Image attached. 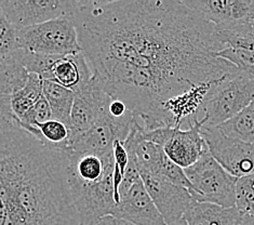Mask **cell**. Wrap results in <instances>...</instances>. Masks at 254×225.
<instances>
[{
  "instance_id": "6",
  "label": "cell",
  "mask_w": 254,
  "mask_h": 225,
  "mask_svg": "<svg viewBox=\"0 0 254 225\" xmlns=\"http://www.w3.org/2000/svg\"><path fill=\"white\" fill-rule=\"evenodd\" d=\"M201 124L197 123L190 129L181 128H160L149 132L143 130V139L159 145L166 155L181 168L193 165L205 150L207 144L201 136Z\"/></svg>"
},
{
  "instance_id": "24",
  "label": "cell",
  "mask_w": 254,
  "mask_h": 225,
  "mask_svg": "<svg viewBox=\"0 0 254 225\" xmlns=\"http://www.w3.org/2000/svg\"><path fill=\"white\" fill-rule=\"evenodd\" d=\"M91 225H135V224L123 220V219H119L114 216H105L99 219L98 221H95Z\"/></svg>"
},
{
  "instance_id": "2",
  "label": "cell",
  "mask_w": 254,
  "mask_h": 225,
  "mask_svg": "<svg viewBox=\"0 0 254 225\" xmlns=\"http://www.w3.org/2000/svg\"><path fill=\"white\" fill-rule=\"evenodd\" d=\"M67 166L68 153L0 115V225H82Z\"/></svg>"
},
{
  "instance_id": "20",
  "label": "cell",
  "mask_w": 254,
  "mask_h": 225,
  "mask_svg": "<svg viewBox=\"0 0 254 225\" xmlns=\"http://www.w3.org/2000/svg\"><path fill=\"white\" fill-rule=\"evenodd\" d=\"M236 208L245 216L254 217V173L237 181Z\"/></svg>"
},
{
  "instance_id": "12",
  "label": "cell",
  "mask_w": 254,
  "mask_h": 225,
  "mask_svg": "<svg viewBox=\"0 0 254 225\" xmlns=\"http://www.w3.org/2000/svg\"><path fill=\"white\" fill-rule=\"evenodd\" d=\"M114 217L135 225H167L141 178L120 198Z\"/></svg>"
},
{
  "instance_id": "15",
  "label": "cell",
  "mask_w": 254,
  "mask_h": 225,
  "mask_svg": "<svg viewBox=\"0 0 254 225\" xmlns=\"http://www.w3.org/2000/svg\"><path fill=\"white\" fill-rule=\"evenodd\" d=\"M189 225H244L246 216L236 208H224L192 200L183 217Z\"/></svg>"
},
{
  "instance_id": "18",
  "label": "cell",
  "mask_w": 254,
  "mask_h": 225,
  "mask_svg": "<svg viewBox=\"0 0 254 225\" xmlns=\"http://www.w3.org/2000/svg\"><path fill=\"white\" fill-rule=\"evenodd\" d=\"M42 79L39 75L29 73L25 86L17 90L11 96V111L13 116L19 123L20 119L37 103L42 93Z\"/></svg>"
},
{
  "instance_id": "17",
  "label": "cell",
  "mask_w": 254,
  "mask_h": 225,
  "mask_svg": "<svg viewBox=\"0 0 254 225\" xmlns=\"http://www.w3.org/2000/svg\"><path fill=\"white\" fill-rule=\"evenodd\" d=\"M32 136L53 150L69 153L70 131L68 126L57 119L48 120L46 123L36 125L29 132Z\"/></svg>"
},
{
  "instance_id": "3",
  "label": "cell",
  "mask_w": 254,
  "mask_h": 225,
  "mask_svg": "<svg viewBox=\"0 0 254 225\" xmlns=\"http://www.w3.org/2000/svg\"><path fill=\"white\" fill-rule=\"evenodd\" d=\"M254 100V79L239 70L227 73L210 87L198 114L202 127H219Z\"/></svg>"
},
{
  "instance_id": "14",
  "label": "cell",
  "mask_w": 254,
  "mask_h": 225,
  "mask_svg": "<svg viewBox=\"0 0 254 225\" xmlns=\"http://www.w3.org/2000/svg\"><path fill=\"white\" fill-rule=\"evenodd\" d=\"M92 77V70L90 69L81 51L68 56H57L51 65L47 80L61 84L75 93Z\"/></svg>"
},
{
  "instance_id": "7",
  "label": "cell",
  "mask_w": 254,
  "mask_h": 225,
  "mask_svg": "<svg viewBox=\"0 0 254 225\" xmlns=\"http://www.w3.org/2000/svg\"><path fill=\"white\" fill-rule=\"evenodd\" d=\"M201 136L214 159L237 179L254 173V145L226 136L219 127H201Z\"/></svg>"
},
{
  "instance_id": "13",
  "label": "cell",
  "mask_w": 254,
  "mask_h": 225,
  "mask_svg": "<svg viewBox=\"0 0 254 225\" xmlns=\"http://www.w3.org/2000/svg\"><path fill=\"white\" fill-rule=\"evenodd\" d=\"M115 166L114 155L102 157L92 153L69 151L68 181L70 187L99 183Z\"/></svg>"
},
{
  "instance_id": "10",
  "label": "cell",
  "mask_w": 254,
  "mask_h": 225,
  "mask_svg": "<svg viewBox=\"0 0 254 225\" xmlns=\"http://www.w3.org/2000/svg\"><path fill=\"white\" fill-rule=\"evenodd\" d=\"M216 30L254 27V0H183Z\"/></svg>"
},
{
  "instance_id": "11",
  "label": "cell",
  "mask_w": 254,
  "mask_h": 225,
  "mask_svg": "<svg viewBox=\"0 0 254 225\" xmlns=\"http://www.w3.org/2000/svg\"><path fill=\"white\" fill-rule=\"evenodd\" d=\"M145 188L153 199L167 224L182 219L192 203V196L186 187L174 184L163 176L140 172Z\"/></svg>"
},
{
  "instance_id": "1",
  "label": "cell",
  "mask_w": 254,
  "mask_h": 225,
  "mask_svg": "<svg viewBox=\"0 0 254 225\" xmlns=\"http://www.w3.org/2000/svg\"><path fill=\"white\" fill-rule=\"evenodd\" d=\"M71 17L93 75L145 132L171 128L168 101L236 70L216 57L226 46L215 26L183 0H80Z\"/></svg>"
},
{
  "instance_id": "21",
  "label": "cell",
  "mask_w": 254,
  "mask_h": 225,
  "mask_svg": "<svg viewBox=\"0 0 254 225\" xmlns=\"http://www.w3.org/2000/svg\"><path fill=\"white\" fill-rule=\"evenodd\" d=\"M216 57L228 61L236 69L254 79V52L227 47L217 52Z\"/></svg>"
},
{
  "instance_id": "8",
  "label": "cell",
  "mask_w": 254,
  "mask_h": 225,
  "mask_svg": "<svg viewBox=\"0 0 254 225\" xmlns=\"http://www.w3.org/2000/svg\"><path fill=\"white\" fill-rule=\"evenodd\" d=\"M112 96L94 75L83 87L76 91L70 113V145L107 116Z\"/></svg>"
},
{
  "instance_id": "25",
  "label": "cell",
  "mask_w": 254,
  "mask_h": 225,
  "mask_svg": "<svg viewBox=\"0 0 254 225\" xmlns=\"http://www.w3.org/2000/svg\"><path fill=\"white\" fill-rule=\"evenodd\" d=\"M244 225H254V217H251V216H246Z\"/></svg>"
},
{
  "instance_id": "26",
  "label": "cell",
  "mask_w": 254,
  "mask_h": 225,
  "mask_svg": "<svg viewBox=\"0 0 254 225\" xmlns=\"http://www.w3.org/2000/svg\"><path fill=\"white\" fill-rule=\"evenodd\" d=\"M167 225H189V224H187L185 219L182 218V219H180V220H178V221H175V222L170 223V224H167Z\"/></svg>"
},
{
  "instance_id": "9",
  "label": "cell",
  "mask_w": 254,
  "mask_h": 225,
  "mask_svg": "<svg viewBox=\"0 0 254 225\" xmlns=\"http://www.w3.org/2000/svg\"><path fill=\"white\" fill-rule=\"evenodd\" d=\"M80 0H0V8L17 30L71 16Z\"/></svg>"
},
{
  "instance_id": "23",
  "label": "cell",
  "mask_w": 254,
  "mask_h": 225,
  "mask_svg": "<svg viewBox=\"0 0 254 225\" xmlns=\"http://www.w3.org/2000/svg\"><path fill=\"white\" fill-rule=\"evenodd\" d=\"M113 155H114V161L116 165L122 170V172L125 176L127 167L129 165V154L128 150H126L125 145L120 141H115L114 149H113Z\"/></svg>"
},
{
  "instance_id": "5",
  "label": "cell",
  "mask_w": 254,
  "mask_h": 225,
  "mask_svg": "<svg viewBox=\"0 0 254 225\" xmlns=\"http://www.w3.org/2000/svg\"><path fill=\"white\" fill-rule=\"evenodd\" d=\"M19 48L46 56H68L81 52L71 16H63L17 30Z\"/></svg>"
},
{
  "instance_id": "22",
  "label": "cell",
  "mask_w": 254,
  "mask_h": 225,
  "mask_svg": "<svg viewBox=\"0 0 254 225\" xmlns=\"http://www.w3.org/2000/svg\"><path fill=\"white\" fill-rule=\"evenodd\" d=\"M20 49L17 29L0 8V58Z\"/></svg>"
},
{
  "instance_id": "19",
  "label": "cell",
  "mask_w": 254,
  "mask_h": 225,
  "mask_svg": "<svg viewBox=\"0 0 254 225\" xmlns=\"http://www.w3.org/2000/svg\"><path fill=\"white\" fill-rule=\"evenodd\" d=\"M226 136L254 145V100L237 116L219 126Z\"/></svg>"
},
{
  "instance_id": "4",
  "label": "cell",
  "mask_w": 254,
  "mask_h": 225,
  "mask_svg": "<svg viewBox=\"0 0 254 225\" xmlns=\"http://www.w3.org/2000/svg\"><path fill=\"white\" fill-rule=\"evenodd\" d=\"M191 190L192 199L224 208L236 207V186L238 179L229 174L217 162L209 150L191 165L184 169Z\"/></svg>"
},
{
  "instance_id": "16",
  "label": "cell",
  "mask_w": 254,
  "mask_h": 225,
  "mask_svg": "<svg viewBox=\"0 0 254 225\" xmlns=\"http://www.w3.org/2000/svg\"><path fill=\"white\" fill-rule=\"evenodd\" d=\"M42 93L49 103L53 119L61 121L69 128L75 93L51 80H44L42 82Z\"/></svg>"
}]
</instances>
